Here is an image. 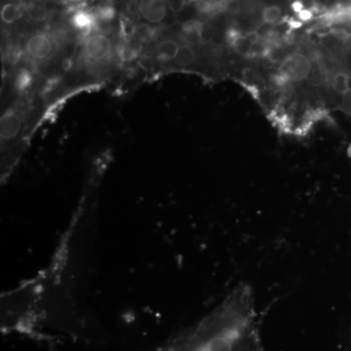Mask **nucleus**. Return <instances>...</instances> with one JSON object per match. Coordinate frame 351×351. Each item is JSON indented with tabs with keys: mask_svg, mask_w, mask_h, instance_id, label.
<instances>
[{
	"mask_svg": "<svg viewBox=\"0 0 351 351\" xmlns=\"http://www.w3.org/2000/svg\"><path fill=\"white\" fill-rule=\"evenodd\" d=\"M343 61H345V63L348 64V68L351 69V44L350 47L348 48V50H346L345 56H343ZM341 110H345V112L350 113L351 114V97L346 101L345 104H343Z\"/></svg>",
	"mask_w": 351,
	"mask_h": 351,
	"instance_id": "9d476101",
	"label": "nucleus"
},
{
	"mask_svg": "<svg viewBox=\"0 0 351 351\" xmlns=\"http://www.w3.org/2000/svg\"><path fill=\"white\" fill-rule=\"evenodd\" d=\"M203 13H217L225 9L232 0H193Z\"/></svg>",
	"mask_w": 351,
	"mask_h": 351,
	"instance_id": "0eeeda50",
	"label": "nucleus"
},
{
	"mask_svg": "<svg viewBox=\"0 0 351 351\" xmlns=\"http://www.w3.org/2000/svg\"><path fill=\"white\" fill-rule=\"evenodd\" d=\"M188 0H166L169 11L173 14L181 13L186 6Z\"/></svg>",
	"mask_w": 351,
	"mask_h": 351,
	"instance_id": "1a4fd4ad",
	"label": "nucleus"
},
{
	"mask_svg": "<svg viewBox=\"0 0 351 351\" xmlns=\"http://www.w3.org/2000/svg\"><path fill=\"white\" fill-rule=\"evenodd\" d=\"M282 18V10L280 7L269 5L265 7L262 13L263 22L267 25H274L278 23Z\"/></svg>",
	"mask_w": 351,
	"mask_h": 351,
	"instance_id": "6e6552de",
	"label": "nucleus"
},
{
	"mask_svg": "<svg viewBox=\"0 0 351 351\" xmlns=\"http://www.w3.org/2000/svg\"><path fill=\"white\" fill-rule=\"evenodd\" d=\"M172 351H263L251 291L235 289Z\"/></svg>",
	"mask_w": 351,
	"mask_h": 351,
	"instance_id": "f03ea898",
	"label": "nucleus"
},
{
	"mask_svg": "<svg viewBox=\"0 0 351 351\" xmlns=\"http://www.w3.org/2000/svg\"><path fill=\"white\" fill-rule=\"evenodd\" d=\"M2 24L6 27H12L19 24L21 21L24 19L25 11L22 5L14 1H5L1 7L0 12Z\"/></svg>",
	"mask_w": 351,
	"mask_h": 351,
	"instance_id": "423d86ee",
	"label": "nucleus"
},
{
	"mask_svg": "<svg viewBox=\"0 0 351 351\" xmlns=\"http://www.w3.org/2000/svg\"><path fill=\"white\" fill-rule=\"evenodd\" d=\"M199 59V52L196 50L195 44L189 41L182 40L180 49L178 51L174 62L170 69H193Z\"/></svg>",
	"mask_w": 351,
	"mask_h": 351,
	"instance_id": "39448f33",
	"label": "nucleus"
},
{
	"mask_svg": "<svg viewBox=\"0 0 351 351\" xmlns=\"http://www.w3.org/2000/svg\"><path fill=\"white\" fill-rule=\"evenodd\" d=\"M313 71L314 62L308 54L302 51H293L278 62L274 80L279 86L300 85L308 82Z\"/></svg>",
	"mask_w": 351,
	"mask_h": 351,
	"instance_id": "7ed1b4c3",
	"label": "nucleus"
},
{
	"mask_svg": "<svg viewBox=\"0 0 351 351\" xmlns=\"http://www.w3.org/2000/svg\"><path fill=\"white\" fill-rule=\"evenodd\" d=\"M90 195L91 191L83 196L45 267L32 278L2 294L4 315L29 317L73 306L77 299L83 247L93 214Z\"/></svg>",
	"mask_w": 351,
	"mask_h": 351,
	"instance_id": "f257e3e1",
	"label": "nucleus"
},
{
	"mask_svg": "<svg viewBox=\"0 0 351 351\" xmlns=\"http://www.w3.org/2000/svg\"><path fill=\"white\" fill-rule=\"evenodd\" d=\"M137 14L145 25H160L170 12L166 0H138Z\"/></svg>",
	"mask_w": 351,
	"mask_h": 351,
	"instance_id": "20e7f679",
	"label": "nucleus"
},
{
	"mask_svg": "<svg viewBox=\"0 0 351 351\" xmlns=\"http://www.w3.org/2000/svg\"><path fill=\"white\" fill-rule=\"evenodd\" d=\"M5 1H7V0H5Z\"/></svg>",
	"mask_w": 351,
	"mask_h": 351,
	"instance_id": "9b49d317",
	"label": "nucleus"
}]
</instances>
